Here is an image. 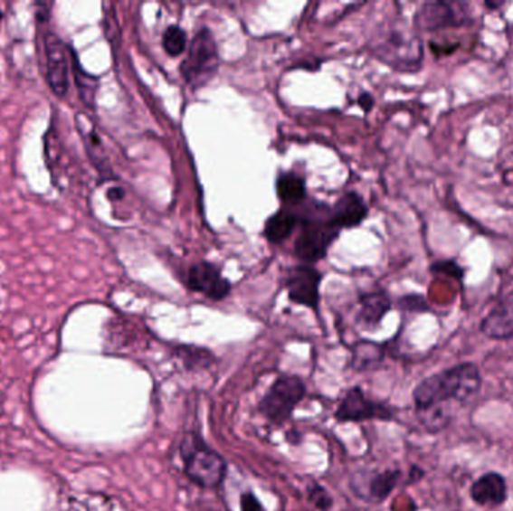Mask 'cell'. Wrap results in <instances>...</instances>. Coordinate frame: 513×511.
<instances>
[{
  "label": "cell",
  "instance_id": "1",
  "mask_svg": "<svg viewBox=\"0 0 513 511\" xmlns=\"http://www.w3.org/2000/svg\"><path fill=\"white\" fill-rule=\"evenodd\" d=\"M482 385L480 371L474 363H460L437 372L417 384L413 392L417 419L430 432H439L452 421V403L471 402Z\"/></svg>",
  "mask_w": 513,
  "mask_h": 511
},
{
  "label": "cell",
  "instance_id": "2",
  "mask_svg": "<svg viewBox=\"0 0 513 511\" xmlns=\"http://www.w3.org/2000/svg\"><path fill=\"white\" fill-rule=\"evenodd\" d=\"M180 456L184 460L185 474L195 485L206 489H215L223 485L227 474V463L197 433H186L182 438Z\"/></svg>",
  "mask_w": 513,
  "mask_h": 511
},
{
  "label": "cell",
  "instance_id": "3",
  "mask_svg": "<svg viewBox=\"0 0 513 511\" xmlns=\"http://www.w3.org/2000/svg\"><path fill=\"white\" fill-rule=\"evenodd\" d=\"M374 52L385 63L403 72L419 70L423 59L421 38L405 24H394L380 33Z\"/></svg>",
  "mask_w": 513,
  "mask_h": 511
},
{
  "label": "cell",
  "instance_id": "4",
  "mask_svg": "<svg viewBox=\"0 0 513 511\" xmlns=\"http://www.w3.org/2000/svg\"><path fill=\"white\" fill-rule=\"evenodd\" d=\"M188 52L182 62V75L186 83L193 88H202L207 81L214 79V75L220 66V56L216 49L215 38L212 32L203 27L195 33L189 44Z\"/></svg>",
  "mask_w": 513,
  "mask_h": 511
},
{
  "label": "cell",
  "instance_id": "5",
  "mask_svg": "<svg viewBox=\"0 0 513 511\" xmlns=\"http://www.w3.org/2000/svg\"><path fill=\"white\" fill-rule=\"evenodd\" d=\"M305 384L298 376H278L268 393L259 403V412L264 419L280 426L293 414L294 408L305 396Z\"/></svg>",
  "mask_w": 513,
  "mask_h": 511
},
{
  "label": "cell",
  "instance_id": "6",
  "mask_svg": "<svg viewBox=\"0 0 513 511\" xmlns=\"http://www.w3.org/2000/svg\"><path fill=\"white\" fill-rule=\"evenodd\" d=\"M471 22L473 17L465 2H425L414 15V26L425 32L467 26Z\"/></svg>",
  "mask_w": 513,
  "mask_h": 511
},
{
  "label": "cell",
  "instance_id": "7",
  "mask_svg": "<svg viewBox=\"0 0 513 511\" xmlns=\"http://www.w3.org/2000/svg\"><path fill=\"white\" fill-rule=\"evenodd\" d=\"M338 228L335 227L329 219L307 221L294 243V254L307 264L317 262L325 257L330 245L338 237Z\"/></svg>",
  "mask_w": 513,
  "mask_h": 511
},
{
  "label": "cell",
  "instance_id": "8",
  "mask_svg": "<svg viewBox=\"0 0 513 511\" xmlns=\"http://www.w3.org/2000/svg\"><path fill=\"white\" fill-rule=\"evenodd\" d=\"M320 282L321 275L314 267L308 266V264L293 267L285 280L290 300L302 307L316 309L318 307V298H320V293H318Z\"/></svg>",
  "mask_w": 513,
  "mask_h": 511
},
{
  "label": "cell",
  "instance_id": "9",
  "mask_svg": "<svg viewBox=\"0 0 513 511\" xmlns=\"http://www.w3.org/2000/svg\"><path fill=\"white\" fill-rule=\"evenodd\" d=\"M45 59H47V81L56 97H65L70 89V63L65 44L54 33L45 35Z\"/></svg>",
  "mask_w": 513,
  "mask_h": 511
},
{
  "label": "cell",
  "instance_id": "10",
  "mask_svg": "<svg viewBox=\"0 0 513 511\" xmlns=\"http://www.w3.org/2000/svg\"><path fill=\"white\" fill-rule=\"evenodd\" d=\"M391 408L383 405V403L374 402L371 399L366 398L362 390L351 389L348 393L344 396L338 410L335 412V417L339 421H362V420L392 419Z\"/></svg>",
  "mask_w": 513,
  "mask_h": 511
},
{
  "label": "cell",
  "instance_id": "11",
  "mask_svg": "<svg viewBox=\"0 0 513 511\" xmlns=\"http://www.w3.org/2000/svg\"><path fill=\"white\" fill-rule=\"evenodd\" d=\"M188 287L212 300H223L232 291L230 280L221 275L220 269L206 261L197 262L189 269Z\"/></svg>",
  "mask_w": 513,
  "mask_h": 511
},
{
  "label": "cell",
  "instance_id": "12",
  "mask_svg": "<svg viewBox=\"0 0 513 511\" xmlns=\"http://www.w3.org/2000/svg\"><path fill=\"white\" fill-rule=\"evenodd\" d=\"M480 332L494 341L513 336V291L501 298L480 323Z\"/></svg>",
  "mask_w": 513,
  "mask_h": 511
},
{
  "label": "cell",
  "instance_id": "13",
  "mask_svg": "<svg viewBox=\"0 0 513 511\" xmlns=\"http://www.w3.org/2000/svg\"><path fill=\"white\" fill-rule=\"evenodd\" d=\"M470 495L482 507H499L508 499V483L499 472H487L474 481Z\"/></svg>",
  "mask_w": 513,
  "mask_h": 511
},
{
  "label": "cell",
  "instance_id": "14",
  "mask_svg": "<svg viewBox=\"0 0 513 511\" xmlns=\"http://www.w3.org/2000/svg\"><path fill=\"white\" fill-rule=\"evenodd\" d=\"M366 214H368V207L359 194L347 193L334 205L329 221L338 230L353 228L360 225L366 218Z\"/></svg>",
  "mask_w": 513,
  "mask_h": 511
},
{
  "label": "cell",
  "instance_id": "15",
  "mask_svg": "<svg viewBox=\"0 0 513 511\" xmlns=\"http://www.w3.org/2000/svg\"><path fill=\"white\" fill-rule=\"evenodd\" d=\"M299 216L290 210H280L268 219L264 225V236L271 243H281L291 236L298 227Z\"/></svg>",
  "mask_w": 513,
  "mask_h": 511
},
{
  "label": "cell",
  "instance_id": "16",
  "mask_svg": "<svg viewBox=\"0 0 513 511\" xmlns=\"http://www.w3.org/2000/svg\"><path fill=\"white\" fill-rule=\"evenodd\" d=\"M389 309H391V298L383 291L366 294L360 300V318L368 327H375L380 324Z\"/></svg>",
  "mask_w": 513,
  "mask_h": 511
},
{
  "label": "cell",
  "instance_id": "17",
  "mask_svg": "<svg viewBox=\"0 0 513 511\" xmlns=\"http://www.w3.org/2000/svg\"><path fill=\"white\" fill-rule=\"evenodd\" d=\"M399 478H401V472L399 471H385L373 474V476L369 477L364 492H360L359 495H362L366 499H373V501H383V499H386L391 495L392 490L395 489Z\"/></svg>",
  "mask_w": 513,
  "mask_h": 511
},
{
  "label": "cell",
  "instance_id": "18",
  "mask_svg": "<svg viewBox=\"0 0 513 511\" xmlns=\"http://www.w3.org/2000/svg\"><path fill=\"white\" fill-rule=\"evenodd\" d=\"M278 198L285 204H298L307 195L305 180L294 173H284L277 180Z\"/></svg>",
  "mask_w": 513,
  "mask_h": 511
},
{
  "label": "cell",
  "instance_id": "19",
  "mask_svg": "<svg viewBox=\"0 0 513 511\" xmlns=\"http://www.w3.org/2000/svg\"><path fill=\"white\" fill-rule=\"evenodd\" d=\"M186 32L179 26H170L164 32L163 47L171 57H179L186 50Z\"/></svg>",
  "mask_w": 513,
  "mask_h": 511
},
{
  "label": "cell",
  "instance_id": "20",
  "mask_svg": "<svg viewBox=\"0 0 513 511\" xmlns=\"http://www.w3.org/2000/svg\"><path fill=\"white\" fill-rule=\"evenodd\" d=\"M431 271L439 273V275H448L451 278H455V279H462V276H464V269L458 266L455 261L435 262L431 266Z\"/></svg>",
  "mask_w": 513,
  "mask_h": 511
},
{
  "label": "cell",
  "instance_id": "21",
  "mask_svg": "<svg viewBox=\"0 0 513 511\" xmlns=\"http://www.w3.org/2000/svg\"><path fill=\"white\" fill-rule=\"evenodd\" d=\"M399 305H401V307L403 308H405V309H428V305H426L425 298H421V296H407V298H401Z\"/></svg>",
  "mask_w": 513,
  "mask_h": 511
},
{
  "label": "cell",
  "instance_id": "22",
  "mask_svg": "<svg viewBox=\"0 0 513 511\" xmlns=\"http://www.w3.org/2000/svg\"><path fill=\"white\" fill-rule=\"evenodd\" d=\"M242 511H263L261 504L259 499L255 498L254 495L246 494L242 497L241 501Z\"/></svg>",
  "mask_w": 513,
  "mask_h": 511
},
{
  "label": "cell",
  "instance_id": "23",
  "mask_svg": "<svg viewBox=\"0 0 513 511\" xmlns=\"http://www.w3.org/2000/svg\"><path fill=\"white\" fill-rule=\"evenodd\" d=\"M357 104L360 105V109H364V111H371V109L374 107V98L369 93H362Z\"/></svg>",
  "mask_w": 513,
  "mask_h": 511
},
{
  "label": "cell",
  "instance_id": "24",
  "mask_svg": "<svg viewBox=\"0 0 513 511\" xmlns=\"http://www.w3.org/2000/svg\"><path fill=\"white\" fill-rule=\"evenodd\" d=\"M109 197H110L111 200H118V198H122V189H111L110 194H109Z\"/></svg>",
  "mask_w": 513,
  "mask_h": 511
},
{
  "label": "cell",
  "instance_id": "25",
  "mask_svg": "<svg viewBox=\"0 0 513 511\" xmlns=\"http://www.w3.org/2000/svg\"><path fill=\"white\" fill-rule=\"evenodd\" d=\"M485 6H488V8L496 9L499 8V6H501V2H497V4H494V2H485Z\"/></svg>",
  "mask_w": 513,
  "mask_h": 511
},
{
  "label": "cell",
  "instance_id": "26",
  "mask_svg": "<svg viewBox=\"0 0 513 511\" xmlns=\"http://www.w3.org/2000/svg\"><path fill=\"white\" fill-rule=\"evenodd\" d=\"M0 22H2V11H0Z\"/></svg>",
  "mask_w": 513,
  "mask_h": 511
}]
</instances>
